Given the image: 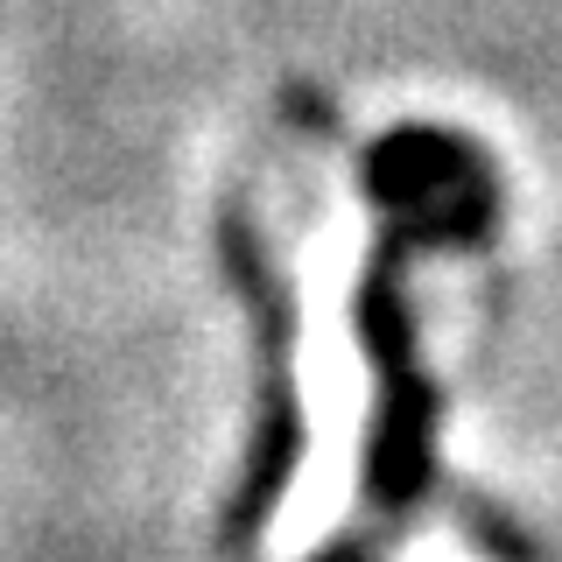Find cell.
I'll return each mask as SVG.
<instances>
[{"label": "cell", "instance_id": "cell-1", "mask_svg": "<svg viewBox=\"0 0 562 562\" xmlns=\"http://www.w3.org/2000/svg\"><path fill=\"white\" fill-rule=\"evenodd\" d=\"M218 254L239 281V303L254 316V380H260V408H254V443H246L239 492L225 506V541H254L268 527L281 485H289L295 457H303V408H295V310L289 289L274 281L268 254H260L246 211H225L218 225Z\"/></svg>", "mask_w": 562, "mask_h": 562}]
</instances>
